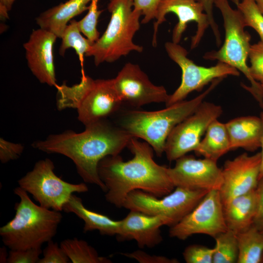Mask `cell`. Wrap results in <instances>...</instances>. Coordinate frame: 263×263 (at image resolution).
<instances>
[{"mask_svg": "<svg viewBox=\"0 0 263 263\" xmlns=\"http://www.w3.org/2000/svg\"><path fill=\"white\" fill-rule=\"evenodd\" d=\"M85 127L80 133L67 131L50 135L44 140L34 142L32 146L47 153L70 158L85 183L96 185L105 192L98 173L99 163L108 156L119 155L133 137L107 119Z\"/></svg>", "mask_w": 263, "mask_h": 263, "instance_id": "obj_1", "label": "cell"}, {"mask_svg": "<svg viewBox=\"0 0 263 263\" xmlns=\"http://www.w3.org/2000/svg\"><path fill=\"white\" fill-rule=\"evenodd\" d=\"M127 147L133 158L124 161L119 155L108 156L98 164V173L106 187V201L117 207H123L129 193L139 189L158 197L172 192L175 187L168 168L153 160V150L147 142L132 137Z\"/></svg>", "mask_w": 263, "mask_h": 263, "instance_id": "obj_2", "label": "cell"}, {"mask_svg": "<svg viewBox=\"0 0 263 263\" xmlns=\"http://www.w3.org/2000/svg\"><path fill=\"white\" fill-rule=\"evenodd\" d=\"M224 78L215 79L202 93L189 100H183L157 111H120L116 125L132 137L144 140L160 157L165 152L167 139L173 128L193 113L207 95Z\"/></svg>", "mask_w": 263, "mask_h": 263, "instance_id": "obj_3", "label": "cell"}, {"mask_svg": "<svg viewBox=\"0 0 263 263\" xmlns=\"http://www.w3.org/2000/svg\"><path fill=\"white\" fill-rule=\"evenodd\" d=\"M14 193L19 202L15 206V216L0 228L2 242L10 250L41 248L56 234L62 215L34 203L19 186Z\"/></svg>", "mask_w": 263, "mask_h": 263, "instance_id": "obj_4", "label": "cell"}, {"mask_svg": "<svg viewBox=\"0 0 263 263\" xmlns=\"http://www.w3.org/2000/svg\"><path fill=\"white\" fill-rule=\"evenodd\" d=\"M58 110H77L78 119L85 126L107 119L123 107L114 88L113 79H93L82 70L80 82L72 86H55Z\"/></svg>", "mask_w": 263, "mask_h": 263, "instance_id": "obj_5", "label": "cell"}, {"mask_svg": "<svg viewBox=\"0 0 263 263\" xmlns=\"http://www.w3.org/2000/svg\"><path fill=\"white\" fill-rule=\"evenodd\" d=\"M107 9L111 13L107 27L85 55L93 57L95 66L114 62L132 51H143L133 41L140 29L142 13L133 9L132 0H109Z\"/></svg>", "mask_w": 263, "mask_h": 263, "instance_id": "obj_6", "label": "cell"}, {"mask_svg": "<svg viewBox=\"0 0 263 263\" xmlns=\"http://www.w3.org/2000/svg\"><path fill=\"white\" fill-rule=\"evenodd\" d=\"M214 5L219 10L223 17L225 40L219 50L206 53L203 58L225 63L242 73L250 83V86L242 84V87L253 95L263 109L261 85L252 77L247 63L251 45V37L244 30L246 26L243 16L237 8H232L228 0H214Z\"/></svg>", "mask_w": 263, "mask_h": 263, "instance_id": "obj_7", "label": "cell"}, {"mask_svg": "<svg viewBox=\"0 0 263 263\" xmlns=\"http://www.w3.org/2000/svg\"><path fill=\"white\" fill-rule=\"evenodd\" d=\"M54 169L51 159L39 160L18 182L19 187L32 195L39 205L61 211L72 194L86 192L89 189L85 183L72 184L63 180L55 174Z\"/></svg>", "mask_w": 263, "mask_h": 263, "instance_id": "obj_8", "label": "cell"}, {"mask_svg": "<svg viewBox=\"0 0 263 263\" xmlns=\"http://www.w3.org/2000/svg\"><path fill=\"white\" fill-rule=\"evenodd\" d=\"M208 191L176 187L170 193L158 197L136 189L128 194L123 207L130 210L161 216L165 219L167 225L171 227L189 213Z\"/></svg>", "mask_w": 263, "mask_h": 263, "instance_id": "obj_9", "label": "cell"}, {"mask_svg": "<svg viewBox=\"0 0 263 263\" xmlns=\"http://www.w3.org/2000/svg\"><path fill=\"white\" fill-rule=\"evenodd\" d=\"M165 50L169 57L180 68L181 82L179 86L169 95L165 103L169 107L179 102L194 91H200L206 85L217 78L229 75L238 76L240 72L225 63L218 62L214 66L206 67L195 64L188 57L187 50L179 43L167 42Z\"/></svg>", "mask_w": 263, "mask_h": 263, "instance_id": "obj_10", "label": "cell"}, {"mask_svg": "<svg viewBox=\"0 0 263 263\" xmlns=\"http://www.w3.org/2000/svg\"><path fill=\"white\" fill-rule=\"evenodd\" d=\"M221 106L203 101L191 115L172 130L166 143L165 153L169 161H175L195 151L208 127L222 114Z\"/></svg>", "mask_w": 263, "mask_h": 263, "instance_id": "obj_11", "label": "cell"}, {"mask_svg": "<svg viewBox=\"0 0 263 263\" xmlns=\"http://www.w3.org/2000/svg\"><path fill=\"white\" fill-rule=\"evenodd\" d=\"M170 227L169 236L181 240L197 234L214 238L227 230L219 190L209 191L189 213Z\"/></svg>", "mask_w": 263, "mask_h": 263, "instance_id": "obj_12", "label": "cell"}, {"mask_svg": "<svg viewBox=\"0 0 263 263\" xmlns=\"http://www.w3.org/2000/svg\"><path fill=\"white\" fill-rule=\"evenodd\" d=\"M113 79L123 106L137 108L151 103H166L169 96L164 87L153 84L136 64L126 63Z\"/></svg>", "mask_w": 263, "mask_h": 263, "instance_id": "obj_13", "label": "cell"}, {"mask_svg": "<svg viewBox=\"0 0 263 263\" xmlns=\"http://www.w3.org/2000/svg\"><path fill=\"white\" fill-rule=\"evenodd\" d=\"M169 13L176 15L178 19L172 31V41L179 43L188 24L195 22L197 30L191 37L190 48L193 49L197 47L209 26V21L202 4L196 0H161L153 23L152 46H156L158 29L161 24L166 21V16Z\"/></svg>", "mask_w": 263, "mask_h": 263, "instance_id": "obj_14", "label": "cell"}, {"mask_svg": "<svg viewBox=\"0 0 263 263\" xmlns=\"http://www.w3.org/2000/svg\"><path fill=\"white\" fill-rule=\"evenodd\" d=\"M174 167L168 168V174L175 187L192 190H220L223 181L222 170L217 161L196 159L185 155L177 160Z\"/></svg>", "mask_w": 263, "mask_h": 263, "instance_id": "obj_15", "label": "cell"}, {"mask_svg": "<svg viewBox=\"0 0 263 263\" xmlns=\"http://www.w3.org/2000/svg\"><path fill=\"white\" fill-rule=\"evenodd\" d=\"M261 153L249 155L243 153L225 162L223 183L219 190L223 204L256 189L259 181Z\"/></svg>", "mask_w": 263, "mask_h": 263, "instance_id": "obj_16", "label": "cell"}, {"mask_svg": "<svg viewBox=\"0 0 263 263\" xmlns=\"http://www.w3.org/2000/svg\"><path fill=\"white\" fill-rule=\"evenodd\" d=\"M56 38L53 33L39 28L33 30L23 44L25 58L32 73L40 83L51 86L57 85L53 55Z\"/></svg>", "mask_w": 263, "mask_h": 263, "instance_id": "obj_17", "label": "cell"}, {"mask_svg": "<svg viewBox=\"0 0 263 263\" xmlns=\"http://www.w3.org/2000/svg\"><path fill=\"white\" fill-rule=\"evenodd\" d=\"M163 225H167V222L161 216L130 210L121 220L117 237L119 241L134 240L141 248L153 247L163 241L160 227Z\"/></svg>", "mask_w": 263, "mask_h": 263, "instance_id": "obj_18", "label": "cell"}, {"mask_svg": "<svg viewBox=\"0 0 263 263\" xmlns=\"http://www.w3.org/2000/svg\"><path fill=\"white\" fill-rule=\"evenodd\" d=\"M231 150L239 148L254 151L261 148L263 123L260 117L245 116L234 118L225 123Z\"/></svg>", "mask_w": 263, "mask_h": 263, "instance_id": "obj_19", "label": "cell"}, {"mask_svg": "<svg viewBox=\"0 0 263 263\" xmlns=\"http://www.w3.org/2000/svg\"><path fill=\"white\" fill-rule=\"evenodd\" d=\"M92 0H68L41 13L36 19L39 28L61 38L69 21L86 10Z\"/></svg>", "mask_w": 263, "mask_h": 263, "instance_id": "obj_20", "label": "cell"}, {"mask_svg": "<svg viewBox=\"0 0 263 263\" xmlns=\"http://www.w3.org/2000/svg\"><path fill=\"white\" fill-rule=\"evenodd\" d=\"M256 210L255 189L224 204V216L227 229L237 234L248 228L253 224Z\"/></svg>", "mask_w": 263, "mask_h": 263, "instance_id": "obj_21", "label": "cell"}, {"mask_svg": "<svg viewBox=\"0 0 263 263\" xmlns=\"http://www.w3.org/2000/svg\"><path fill=\"white\" fill-rule=\"evenodd\" d=\"M63 210L75 214L84 222L83 232L97 230L103 235L114 236L119 234L121 220L116 221L108 216L86 208L81 198L73 194L64 204Z\"/></svg>", "mask_w": 263, "mask_h": 263, "instance_id": "obj_22", "label": "cell"}, {"mask_svg": "<svg viewBox=\"0 0 263 263\" xmlns=\"http://www.w3.org/2000/svg\"><path fill=\"white\" fill-rule=\"evenodd\" d=\"M229 150H231L230 143L225 125L217 119L209 125L204 138L194 152L197 155L217 162Z\"/></svg>", "mask_w": 263, "mask_h": 263, "instance_id": "obj_23", "label": "cell"}, {"mask_svg": "<svg viewBox=\"0 0 263 263\" xmlns=\"http://www.w3.org/2000/svg\"><path fill=\"white\" fill-rule=\"evenodd\" d=\"M236 235L239 249L237 263H261L263 255V232L252 225Z\"/></svg>", "mask_w": 263, "mask_h": 263, "instance_id": "obj_24", "label": "cell"}, {"mask_svg": "<svg viewBox=\"0 0 263 263\" xmlns=\"http://www.w3.org/2000/svg\"><path fill=\"white\" fill-rule=\"evenodd\" d=\"M60 247L73 263H111L107 257L100 256L86 241L77 238L62 241Z\"/></svg>", "mask_w": 263, "mask_h": 263, "instance_id": "obj_25", "label": "cell"}, {"mask_svg": "<svg viewBox=\"0 0 263 263\" xmlns=\"http://www.w3.org/2000/svg\"><path fill=\"white\" fill-rule=\"evenodd\" d=\"M61 39L62 41L59 49V55L63 56L67 49H74L83 67L84 57L93 44L86 38L82 36L78 26L77 21L72 19L70 21Z\"/></svg>", "mask_w": 263, "mask_h": 263, "instance_id": "obj_26", "label": "cell"}, {"mask_svg": "<svg viewBox=\"0 0 263 263\" xmlns=\"http://www.w3.org/2000/svg\"><path fill=\"white\" fill-rule=\"evenodd\" d=\"M214 238L215 246L212 263H237L239 249L236 233L227 229Z\"/></svg>", "mask_w": 263, "mask_h": 263, "instance_id": "obj_27", "label": "cell"}, {"mask_svg": "<svg viewBox=\"0 0 263 263\" xmlns=\"http://www.w3.org/2000/svg\"><path fill=\"white\" fill-rule=\"evenodd\" d=\"M237 9L241 13L246 27L253 28L263 42V15L254 0H242Z\"/></svg>", "mask_w": 263, "mask_h": 263, "instance_id": "obj_28", "label": "cell"}, {"mask_svg": "<svg viewBox=\"0 0 263 263\" xmlns=\"http://www.w3.org/2000/svg\"><path fill=\"white\" fill-rule=\"evenodd\" d=\"M98 0H92L88 13L83 18L77 21L81 33L93 44L100 38L97 25L98 18L103 10L98 9Z\"/></svg>", "mask_w": 263, "mask_h": 263, "instance_id": "obj_29", "label": "cell"}, {"mask_svg": "<svg viewBox=\"0 0 263 263\" xmlns=\"http://www.w3.org/2000/svg\"><path fill=\"white\" fill-rule=\"evenodd\" d=\"M250 74L253 79L263 84V42L259 41L251 45L248 55Z\"/></svg>", "mask_w": 263, "mask_h": 263, "instance_id": "obj_30", "label": "cell"}, {"mask_svg": "<svg viewBox=\"0 0 263 263\" xmlns=\"http://www.w3.org/2000/svg\"><path fill=\"white\" fill-rule=\"evenodd\" d=\"M214 252V248L195 244L188 246L183 256L187 263H212Z\"/></svg>", "mask_w": 263, "mask_h": 263, "instance_id": "obj_31", "label": "cell"}, {"mask_svg": "<svg viewBox=\"0 0 263 263\" xmlns=\"http://www.w3.org/2000/svg\"><path fill=\"white\" fill-rule=\"evenodd\" d=\"M43 257L38 263H68L70 260L57 243L52 240L47 243L44 249Z\"/></svg>", "mask_w": 263, "mask_h": 263, "instance_id": "obj_32", "label": "cell"}, {"mask_svg": "<svg viewBox=\"0 0 263 263\" xmlns=\"http://www.w3.org/2000/svg\"><path fill=\"white\" fill-rule=\"evenodd\" d=\"M42 253L41 248L10 250L8 253L7 263H38Z\"/></svg>", "mask_w": 263, "mask_h": 263, "instance_id": "obj_33", "label": "cell"}, {"mask_svg": "<svg viewBox=\"0 0 263 263\" xmlns=\"http://www.w3.org/2000/svg\"><path fill=\"white\" fill-rule=\"evenodd\" d=\"M133 9L141 12L144 18L141 23L146 24L155 19L157 10L161 0H132Z\"/></svg>", "mask_w": 263, "mask_h": 263, "instance_id": "obj_34", "label": "cell"}, {"mask_svg": "<svg viewBox=\"0 0 263 263\" xmlns=\"http://www.w3.org/2000/svg\"><path fill=\"white\" fill-rule=\"evenodd\" d=\"M122 255L133 259L140 263H177L175 259H170L165 256L151 255L141 250L131 253H122Z\"/></svg>", "mask_w": 263, "mask_h": 263, "instance_id": "obj_35", "label": "cell"}, {"mask_svg": "<svg viewBox=\"0 0 263 263\" xmlns=\"http://www.w3.org/2000/svg\"><path fill=\"white\" fill-rule=\"evenodd\" d=\"M23 150V147L19 144L9 142L0 138V160L2 163L18 159Z\"/></svg>", "mask_w": 263, "mask_h": 263, "instance_id": "obj_36", "label": "cell"}, {"mask_svg": "<svg viewBox=\"0 0 263 263\" xmlns=\"http://www.w3.org/2000/svg\"><path fill=\"white\" fill-rule=\"evenodd\" d=\"M201 3L204 8L205 13L207 15L209 26L211 28L213 34L216 39V44L219 46L221 44V35L218 27L213 16V6L214 5V0H196Z\"/></svg>", "mask_w": 263, "mask_h": 263, "instance_id": "obj_37", "label": "cell"}, {"mask_svg": "<svg viewBox=\"0 0 263 263\" xmlns=\"http://www.w3.org/2000/svg\"><path fill=\"white\" fill-rule=\"evenodd\" d=\"M257 210L253 225L259 230L263 229V176L259 181L255 189Z\"/></svg>", "mask_w": 263, "mask_h": 263, "instance_id": "obj_38", "label": "cell"}, {"mask_svg": "<svg viewBox=\"0 0 263 263\" xmlns=\"http://www.w3.org/2000/svg\"><path fill=\"white\" fill-rule=\"evenodd\" d=\"M16 0H0V17L1 20L9 18L8 12L11 10Z\"/></svg>", "mask_w": 263, "mask_h": 263, "instance_id": "obj_39", "label": "cell"}, {"mask_svg": "<svg viewBox=\"0 0 263 263\" xmlns=\"http://www.w3.org/2000/svg\"><path fill=\"white\" fill-rule=\"evenodd\" d=\"M262 119L263 123V112H262L260 113V116ZM261 148H262L261 153V169H260V173L259 176V179L263 176V134L261 138Z\"/></svg>", "mask_w": 263, "mask_h": 263, "instance_id": "obj_40", "label": "cell"}, {"mask_svg": "<svg viewBox=\"0 0 263 263\" xmlns=\"http://www.w3.org/2000/svg\"><path fill=\"white\" fill-rule=\"evenodd\" d=\"M8 254H7L6 249L4 247L0 248V263H7Z\"/></svg>", "mask_w": 263, "mask_h": 263, "instance_id": "obj_41", "label": "cell"}, {"mask_svg": "<svg viewBox=\"0 0 263 263\" xmlns=\"http://www.w3.org/2000/svg\"><path fill=\"white\" fill-rule=\"evenodd\" d=\"M259 10L263 15V0H254Z\"/></svg>", "mask_w": 263, "mask_h": 263, "instance_id": "obj_42", "label": "cell"}, {"mask_svg": "<svg viewBox=\"0 0 263 263\" xmlns=\"http://www.w3.org/2000/svg\"><path fill=\"white\" fill-rule=\"evenodd\" d=\"M233 3H234L235 5H238V3L242 0H231Z\"/></svg>", "mask_w": 263, "mask_h": 263, "instance_id": "obj_43", "label": "cell"}, {"mask_svg": "<svg viewBox=\"0 0 263 263\" xmlns=\"http://www.w3.org/2000/svg\"><path fill=\"white\" fill-rule=\"evenodd\" d=\"M261 85L262 88L263 92V84H261Z\"/></svg>", "mask_w": 263, "mask_h": 263, "instance_id": "obj_44", "label": "cell"}, {"mask_svg": "<svg viewBox=\"0 0 263 263\" xmlns=\"http://www.w3.org/2000/svg\"><path fill=\"white\" fill-rule=\"evenodd\" d=\"M262 231L263 232V229Z\"/></svg>", "mask_w": 263, "mask_h": 263, "instance_id": "obj_45", "label": "cell"}]
</instances>
